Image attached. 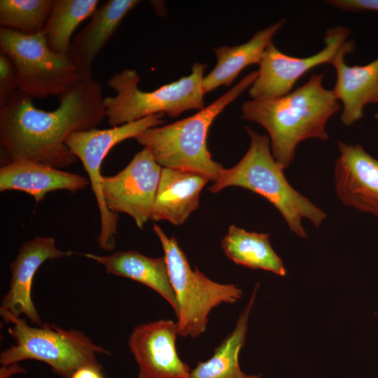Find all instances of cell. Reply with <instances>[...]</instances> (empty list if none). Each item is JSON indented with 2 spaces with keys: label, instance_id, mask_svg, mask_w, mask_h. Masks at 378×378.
<instances>
[{
  "label": "cell",
  "instance_id": "cell-24",
  "mask_svg": "<svg viewBox=\"0 0 378 378\" xmlns=\"http://www.w3.org/2000/svg\"><path fill=\"white\" fill-rule=\"evenodd\" d=\"M53 0H1L0 25L24 34L43 32Z\"/></svg>",
  "mask_w": 378,
  "mask_h": 378
},
{
  "label": "cell",
  "instance_id": "cell-2",
  "mask_svg": "<svg viewBox=\"0 0 378 378\" xmlns=\"http://www.w3.org/2000/svg\"><path fill=\"white\" fill-rule=\"evenodd\" d=\"M322 80L323 75L314 74L286 95L251 99L241 105V118L257 122L267 130L272 155L284 169L293 161L300 142L328 139L326 123L340 110V105Z\"/></svg>",
  "mask_w": 378,
  "mask_h": 378
},
{
  "label": "cell",
  "instance_id": "cell-22",
  "mask_svg": "<svg viewBox=\"0 0 378 378\" xmlns=\"http://www.w3.org/2000/svg\"><path fill=\"white\" fill-rule=\"evenodd\" d=\"M259 288L255 285L233 330L215 349L213 356L191 370L190 378H248L241 369L239 357L245 345L249 316Z\"/></svg>",
  "mask_w": 378,
  "mask_h": 378
},
{
  "label": "cell",
  "instance_id": "cell-3",
  "mask_svg": "<svg viewBox=\"0 0 378 378\" xmlns=\"http://www.w3.org/2000/svg\"><path fill=\"white\" fill-rule=\"evenodd\" d=\"M250 137L248 149L234 167L223 169L209 190L216 193L230 186H239L258 194L280 212L288 227L297 236L308 237L302 220L318 227L326 214L287 181L284 167L272 153L270 138L246 127Z\"/></svg>",
  "mask_w": 378,
  "mask_h": 378
},
{
  "label": "cell",
  "instance_id": "cell-4",
  "mask_svg": "<svg viewBox=\"0 0 378 378\" xmlns=\"http://www.w3.org/2000/svg\"><path fill=\"white\" fill-rule=\"evenodd\" d=\"M258 76V71L244 76L211 104L194 115L173 123L149 128L135 138L148 148L162 168L192 172L214 183L224 169L209 153L206 139L215 118L246 88Z\"/></svg>",
  "mask_w": 378,
  "mask_h": 378
},
{
  "label": "cell",
  "instance_id": "cell-29",
  "mask_svg": "<svg viewBox=\"0 0 378 378\" xmlns=\"http://www.w3.org/2000/svg\"><path fill=\"white\" fill-rule=\"evenodd\" d=\"M376 103H378V99H377V102H376Z\"/></svg>",
  "mask_w": 378,
  "mask_h": 378
},
{
  "label": "cell",
  "instance_id": "cell-26",
  "mask_svg": "<svg viewBox=\"0 0 378 378\" xmlns=\"http://www.w3.org/2000/svg\"><path fill=\"white\" fill-rule=\"evenodd\" d=\"M328 2L337 8L346 11L372 10L378 12V0H332Z\"/></svg>",
  "mask_w": 378,
  "mask_h": 378
},
{
  "label": "cell",
  "instance_id": "cell-23",
  "mask_svg": "<svg viewBox=\"0 0 378 378\" xmlns=\"http://www.w3.org/2000/svg\"><path fill=\"white\" fill-rule=\"evenodd\" d=\"M98 3L97 0H53L43 30L50 49L68 54L74 30L93 14Z\"/></svg>",
  "mask_w": 378,
  "mask_h": 378
},
{
  "label": "cell",
  "instance_id": "cell-27",
  "mask_svg": "<svg viewBox=\"0 0 378 378\" xmlns=\"http://www.w3.org/2000/svg\"><path fill=\"white\" fill-rule=\"evenodd\" d=\"M102 368L93 366H84L76 370L71 378H104Z\"/></svg>",
  "mask_w": 378,
  "mask_h": 378
},
{
  "label": "cell",
  "instance_id": "cell-17",
  "mask_svg": "<svg viewBox=\"0 0 378 378\" xmlns=\"http://www.w3.org/2000/svg\"><path fill=\"white\" fill-rule=\"evenodd\" d=\"M347 53L351 52H340L330 64L336 71L332 92L343 104L340 119L344 125L350 126L362 118L366 104L377 102L378 58L365 65L349 66L344 62Z\"/></svg>",
  "mask_w": 378,
  "mask_h": 378
},
{
  "label": "cell",
  "instance_id": "cell-15",
  "mask_svg": "<svg viewBox=\"0 0 378 378\" xmlns=\"http://www.w3.org/2000/svg\"><path fill=\"white\" fill-rule=\"evenodd\" d=\"M139 0H109L92 15L87 25L71 42L69 55L76 64L82 80L92 79V65L126 15Z\"/></svg>",
  "mask_w": 378,
  "mask_h": 378
},
{
  "label": "cell",
  "instance_id": "cell-6",
  "mask_svg": "<svg viewBox=\"0 0 378 378\" xmlns=\"http://www.w3.org/2000/svg\"><path fill=\"white\" fill-rule=\"evenodd\" d=\"M8 323L12 324L8 331L15 344L1 353L0 363L4 368L33 359L49 365L63 378H71L84 366L102 368L97 354H110L77 330H64L53 324L29 326L20 317L12 318Z\"/></svg>",
  "mask_w": 378,
  "mask_h": 378
},
{
  "label": "cell",
  "instance_id": "cell-25",
  "mask_svg": "<svg viewBox=\"0 0 378 378\" xmlns=\"http://www.w3.org/2000/svg\"><path fill=\"white\" fill-rule=\"evenodd\" d=\"M18 91L17 71L14 64L0 52V107L6 105Z\"/></svg>",
  "mask_w": 378,
  "mask_h": 378
},
{
  "label": "cell",
  "instance_id": "cell-9",
  "mask_svg": "<svg viewBox=\"0 0 378 378\" xmlns=\"http://www.w3.org/2000/svg\"><path fill=\"white\" fill-rule=\"evenodd\" d=\"M164 114L147 116L136 121L109 129L97 128L74 132L66 141L70 151L82 162L96 197L100 213L101 229L97 243L104 251H112L115 246L118 214L106 207L102 193L101 167L111 150L118 144L136 138L146 130L164 122Z\"/></svg>",
  "mask_w": 378,
  "mask_h": 378
},
{
  "label": "cell",
  "instance_id": "cell-28",
  "mask_svg": "<svg viewBox=\"0 0 378 378\" xmlns=\"http://www.w3.org/2000/svg\"><path fill=\"white\" fill-rule=\"evenodd\" d=\"M248 378H261L260 375H248Z\"/></svg>",
  "mask_w": 378,
  "mask_h": 378
},
{
  "label": "cell",
  "instance_id": "cell-20",
  "mask_svg": "<svg viewBox=\"0 0 378 378\" xmlns=\"http://www.w3.org/2000/svg\"><path fill=\"white\" fill-rule=\"evenodd\" d=\"M286 21L285 19H281L257 31L249 41L242 44L214 48L217 62L214 68L203 78L204 94H207L221 85L230 86L247 66L259 64L266 48Z\"/></svg>",
  "mask_w": 378,
  "mask_h": 378
},
{
  "label": "cell",
  "instance_id": "cell-14",
  "mask_svg": "<svg viewBox=\"0 0 378 378\" xmlns=\"http://www.w3.org/2000/svg\"><path fill=\"white\" fill-rule=\"evenodd\" d=\"M334 180L342 204L378 217V160L360 144L337 142Z\"/></svg>",
  "mask_w": 378,
  "mask_h": 378
},
{
  "label": "cell",
  "instance_id": "cell-12",
  "mask_svg": "<svg viewBox=\"0 0 378 378\" xmlns=\"http://www.w3.org/2000/svg\"><path fill=\"white\" fill-rule=\"evenodd\" d=\"M177 323L161 319L136 326L128 345L139 368V378H190L191 370L176 348Z\"/></svg>",
  "mask_w": 378,
  "mask_h": 378
},
{
  "label": "cell",
  "instance_id": "cell-21",
  "mask_svg": "<svg viewBox=\"0 0 378 378\" xmlns=\"http://www.w3.org/2000/svg\"><path fill=\"white\" fill-rule=\"evenodd\" d=\"M221 248L237 265L266 270L280 276L287 274L282 260L270 244L267 233L248 232L232 225L221 240Z\"/></svg>",
  "mask_w": 378,
  "mask_h": 378
},
{
  "label": "cell",
  "instance_id": "cell-11",
  "mask_svg": "<svg viewBox=\"0 0 378 378\" xmlns=\"http://www.w3.org/2000/svg\"><path fill=\"white\" fill-rule=\"evenodd\" d=\"M162 168L150 150L144 148L118 174L103 176L102 193L108 209L127 214L143 229L152 219Z\"/></svg>",
  "mask_w": 378,
  "mask_h": 378
},
{
  "label": "cell",
  "instance_id": "cell-13",
  "mask_svg": "<svg viewBox=\"0 0 378 378\" xmlns=\"http://www.w3.org/2000/svg\"><path fill=\"white\" fill-rule=\"evenodd\" d=\"M74 253V251L57 248L55 239L52 237H36L24 243L10 265L11 280L0 307L3 319L8 323L10 318L24 314L33 323L41 326V318L31 299L34 275L46 261L71 256Z\"/></svg>",
  "mask_w": 378,
  "mask_h": 378
},
{
  "label": "cell",
  "instance_id": "cell-10",
  "mask_svg": "<svg viewBox=\"0 0 378 378\" xmlns=\"http://www.w3.org/2000/svg\"><path fill=\"white\" fill-rule=\"evenodd\" d=\"M349 34L346 27L340 26L327 30L324 36L325 47L306 57L286 55L272 41L262 55L257 78L249 88V96L251 99H257L287 94L295 83L313 68L326 63L331 64L344 50L352 52L355 43L347 40Z\"/></svg>",
  "mask_w": 378,
  "mask_h": 378
},
{
  "label": "cell",
  "instance_id": "cell-16",
  "mask_svg": "<svg viewBox=\"0 0 378 378\" xmlns=\"http://www.w3.org/2000/svg\"><path fill=\"white\" fill-rule=\"evenodd\" d=\"M90 183L80 175L30 161L11 162L0 168V191L19 190L31 195L36 203L50 192H76Z\"/></svg>",
  "mask_w": 378,
  "mask_h": 378
},
{
  "label": "cell",
  "instance_id": "cell-5",
  "mask_svg": "<svg viewBox=\"0 0 378 378\" xmlns=\"http://www.w3.org/2000/svg\"><path fill=\"white\" fill-rule=\"evenodd\" d=\"M206 67V64L195 62L190 74L151 92L139 88L141 79L134 69H125L113 74L107 85L116 94L103 99L108 125L113 127L152 115L177 117L186 111L203 109Z\"/></svg>",
  "mask_w": 378,
  "mask_h": 378
},
{
  "label": "cell",
  "instance_id": "cell-1",
  "mask_svg": "<svg viewBox=\"0 0 378 378\" xmlns=\"http://www.w3.org/2000/svg\"><path fill=\"white\" fill-rule=\"evenodd\" d=\"M18 91L0 107V144L4 164L30 161L61 169L78 158L66 144L74 132L97 128L106 118L100 84L81 80L59 97L52 111L36 108Z\"/></svg>",
  "mask_w": 378,
  "mask_h": 378
},
{
  "label": "cell",
  "instance_id": "cell-7",
  "mask_svg": "<svg viewBox=\"0 0 378 378\" xmlns=\"http://www.w3.org/2000/svg\"><path fill=\"white\" fill-rule=\"evenodd\" d=\"M153 230L161 242L178 303V335L196 338L206 331L211 310L223 303L237 302L243 291L236 284L218 283L192 269L176 239L157 224Z\"/></svg>",
  "mask_w": 378,
  "mask_h": 378
},
{
  "label": "cell",
  "instance_id": "cell-8",
  "mask_svg": "<svg viewBox=\"0 0 378 378\" xmlns=\"http://www.w3.org/2000/svg\"><path fill=\"white\" fill-rule=\"evenodd\" d=\"M0 50L14 64L18 90L33 99L59 97L82 80L69 54L50 49L43 31L29 35L1 27Z\"/></svg>",
  "mask_w": 378,
  "mask_h": 378
},
{
  "label": "cell",
  "instance_id": "cell-19",
  "mask_svg": "<svg viewBox=\"0 0 378 378\" xmlns=\"http://www.w3.org/2000/svg\"><path fill=\"white\" fill-rule=\"evenodd\" d=\"M84 256L102 265L108 274L126 277L150 288L168 302L178 316V303L164 257L150 258L134 251H116L108 255L85 253Z\"/></svg>",
  "mask_w": 378,
  "mask_h": 378
},
{
  "label": "cell",
  "instance_id": "cell-18",
  "mask_svg": "<svg viewBox=\"0 0 378 378\" xmlns=\"http://www.w3.org/2000/svg\"><path fill=\"white\" fill-rule=\"evenodd\" d=\"M208 181L197 173L162 168L152 219L183 224L198 208L201 191Z\"/></svg>",
  "mask_w": 378,
  "mask_h": 378
}]
</instances>
